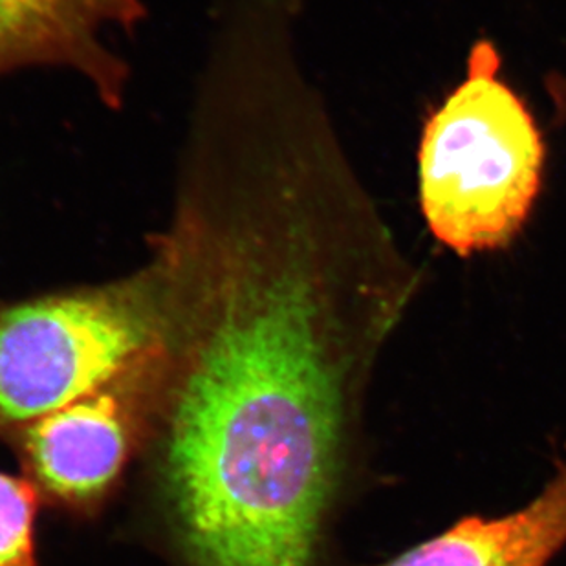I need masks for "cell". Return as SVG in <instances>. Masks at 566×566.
<instances>
[{
	"instance_id": "6da1fadb",
	"label": "cell",
	"mask_w": 566,
	"mask_h": 566,
	"mask_svg": "<svg viewBox=\"0 0 566 566\" xmlns=\"http://www.w3.org/2000/svg\"><path fill=\"white\" fill-rule=\"evenodd\" d=\"M342 145L252 86L189 107L166 294L167 503L191 566H312L354 409L417 279L384 264Z\"/></svg>"
},
{
	"instance_id": "7a4b0ae2",
	"label": "cell",
	"mask_w": 566,
	"mask_h": 566,
	"mask_svg": "<svg viewBox=\"0 0 566 566\" xmlns=\"http://www.w3.org/2000/svg\"><path fill=\"white\" fill-rule=\"evenodd\" d=\"M545 139L501 77L492 41L471 49L464 80L423 125L418 197L431 235L460 256L510 247L543 188Z\"/></svg>"
},
{
	"instance_id": "3957f363",
	"label": "cell",
	"mask_w": 566,
	"mask_h": 566,
	"mask_svg": "<svg viewBox=\"0 0 566 566\" xmlns=\"http://www.w3.org/2000/svg\"><path fill=\"white\" fill-rule=\"evenodd\" d=\"M164 277L147 256L103 283L0 305V434L96 389L161 339Z\"/></svg>"
},
{
	"instance_id": "277c9868",
	"label": "cell",
	"mask_w": 566,
	"mask_h": 566,
	"mask_svg": "<svg viewBox=\"0 0 566 566\" xmlns=\"http://www.w3.org/2000/svg\"><path fill=\"white\" fill-rule=\"evenodd\" d=\"M164 343L96 389L17 434L33 481L74 506L96 503L122 475L166 389Z\"/></svg>"
},
{
	"instance_id": "5b68a950",
	"label": "cell",
	"mask_w": 566,
	"mask_h": 566,
	"mask_svg": "<svg viewBox=\"0 0 566 566\" xmlns=\"http://www.w3.org/2000/svg\"><path fill=\"white\" fill-rule=\"evenodd\" d=\"M147 17L145 0H0V80L22 70H69L119 113L133 69L103 33L118 28L133 35Z\"/></svg>"
},
{
	"instance_id": "8992f818",
	"label": "cell",
	"mask_w": 566,
	"mask_h": 566,
	"mask_svg": "<svg viewBox=\"0 0 566 566\" xmlns=\"http://www.w3.org/2000/svg\"><path fill=\"white\" fill-rule=\"evenodd\" d=\"M566 546V451L530 503L465 517L381 566H548Z\"/></svg>"
},
{
	"instance_id": "52a82bcc",
	"label": "cell",
	"mask_w": 566,
	"mask_h": 566,
	"mask_svg": "<svg viewBox=\"0 0 566 566\" xmlns=\"http://www.w3.org/2000/svg\"><path fill=\"white\" fill-rule=\"evenodd\" d=\"M38 486L0 471V566H39L35 554Z\"/></svg>"
},
{
	"instance_id": "ba28073f",
	"label": "cell",
	"mask_w": 566,
	"mask_h": 566,
	"mask_svg": "<svg viewBox=\"0 0 566 566\" xmlns=\"http://www.w3.org/2000/svg\"><path fill=\"white\" fill-rule=\"evenodd\" d=\"M546 91L554 105V116L557 122H566V75L552 74L546 77Z\"/></svg>"
}]
</instances>
